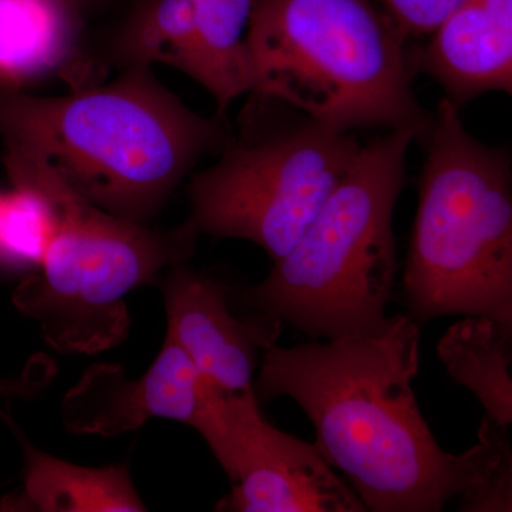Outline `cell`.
I'll use <instances>...</instances> for the list:
<instances>
[{
  "label": "cell",
  "mask_w": 512,
  "mask_h": 512,
  "mask_svg": "<svg viewBox=\"0 0 512 512\" xmlns=\"http://www.w3.org/2000/svg\"><path fill=\"white\" fill-rule=\"evenodd\" d=\"M420 325L409 315L372 333L312 340L262 355L259 404L289 397L315 429V447L348 478L367 511L440 512L471 478L470 450L447 453L413 390Z\"/></svg>",
  "instance_id": "1"
},
{
  "label": "cell",
  "mask_w": 512,
  "mask_h": 512,
  "mask_svg": "<svg viewBox=\"0 0 512 512\" xmlns=\"http://www.w3.org/2000/svg\"><path fill=\"white\" fill-rule=\"evenodd\" d=\"M224 117H204L130 64L113 82L66 96L0 90V138L94 207L148 225L195 165L229 140Z\"/></svg>",
  "instance_id": "2"
},
{
  "label": "cell",
  "mask_w": 512,
  "mask_h": 512,
  "mask_svg": "<svg viewBox=\"0 0 512 512\" xmlns=\"http://www.w3.org/2000/svg\"><path fill=\"white\" fill-rule=\"evenodd\" d=\"M416 131H387L360 150L305 234L261 284L239 289L254 313L312 340L372 333L387 322L399 262L394 208Z\"/></svg>",
  "instance_id": "3"
},
{
  "label": "cell",
  "mask_w": 512,
  "mask_h": 512,
  "mask_svg": "<svg viewBox=\"0 0 512 512\" xmlns=\"http://www.w3.org/2000/svg\"><path fill=\"white\" fill-rule=\"evenodd\" d=\"M402 292L419 325L488 316L512 326V164L441 99L431 114Z\"/></svg>",
  "instance_id": "4"
},
{
  "label": "cell",
  "mask_w": 512,
  "mask_h": 512,
  "mask_svg": "<svg viewBox=\"0 0 512 512\" xmlns=\"http://www.w3.org/2000/svg\"><path fill=\"white\" fill-rule=\"evenodd\" d=\"M399 26L372 0H261L252 52L254 87L323 126L427 136L412 87V52Z\"/></svg>",
  "instance_id": "5"
},
{
  "label": "cell",
  "mask_w": 512,
  "mask_h": 512,
  "mask_svg": "<svg viewBox=\"0 0 512 512\" xmlns=\"http://www.w3.org/2000/svg\"><path fill=\"white\" fill-rule=\"evenodd\" d=\"M9 180L45 195L56 214L39 272L13 293L16 308L39 323L47 345L67 355L121 345L130 329L126 296L156 284L163 269L187 264L197 229L190 221L163 232L121 220L32 161H15Z\"/></svg>",
  "instance_id": "6"
},
{
  "label": "cell",
  "mask_w": 512,
  "mask_h": 512,
  "mask_svg": "<svg viewBox=\"0 0 512 512\" xmlns=\"http://www.w3.org/2000/svg\"><path fill=\"white\" fill-rule=\"evenodd\" d=\"M217 163L192 175L190 221L198 234L244 239L274 262L288 255L355 163L363 144L292 110L268 120L262 97Z\"/></svg>",
  "instance_id": "7"
},
{
  "label": "cell",
  "mask_w": 512,
  "mask_h": 512,
  "mask_svg": "<svg viewBox=\"0 0 512 512\" xmlns=\"http://www.w3.org/2000/svg\"><path fill=\"white\" fill-rule=\"evenodd\" d=\"M198 433L227 474L225 512H366L315 444L276 429L254 386L228 392L207 379Z\"/></svg>",
  "instance_id": "8"
},
{
  "label": "cell",
  "mask_w": 512,
  "mask_h": 512,
  "mask_svg": "<svg viewBox=\"0 0 512 512\" xmlns=\"http://www.w3.org/2000/svg\"><path fill=\"white\" fill-rule=\"evenodd\" d=\"M207 379L165 336L150 369L131 379L120 365L96 363L63 397L60 419L72 434L113 437L136 430L150 419H168L197 429Z\"/></svg>",
  "instance_id": "9"
},
{
  "label": "cell",
  "mask_w": 512,
  "mask_h": 512,
  "mask_svg": "<svg viewBox=\"0 0 512 512\" xmlns=\"http://www.w3.org/2000/svg\"><path fill=\"white\" fill-rule=\"evenodd\" d=\"M167 338L205 379L228 392L254 386L259 353L274 348L284 322L254 313L238 319L228 308L231 289L187 264L173 266L163 285Z\"/></svg>",
  "instance_id": "10"
},
{
  "label": "cell",
  "mask_w": 512,
  "mask_h": 512,
  "mask_svg": "<svg viewBox=\"0 0 512 512\" xmlns=\"http://www.w3.org/2000/svg\"><path fill=\"white\" fill-rule=\"evenodd\" d=\"M412 60L460 110L483 94H511L512 0H467L441 20Z\"/></svg>",
  "instance_id": "11"
},
{
  "label": "cell",
  "mask_w": 512,
  "mask_h": 512,
  "mask_svg": "<svg viewBox=\"0 0 512 512\" xmlns=\"http://www.w3.org/2000/svg\"><path fill=\"white\" fill-rule=\"evenodd\" d=\"M25 454V491L3 501L2 510L40 512L147 511L128 463L103 468L74 466L32 446L19 430Z\"/></svg>",
  "instance_id": "12"
},
{
  "label": "cell",
  "mask_w": 512,
  "mask_h": 512,
  "mask_svg": "<svg viewBox=\"0 0 512 512\" xmlns=\"http://www.w3.org/2000/svg\"><path fill=\"white\" fill-rule=\"evenodd\" d=\"M77 16L57 0H0V90L59 72L76 52Z\"/></svg>",
  "instance_id": "13"
},
{
  "label": "cell",
  "mask_w": 512,
  "mask_h": 512,
  "mask_svg": "<svg viewBox=\"0 0 512 512\" xmlns=\"http://www.w3.org/2000/svg\"><path fill=\"white\" fill-rule=\"evenodd\" d=\"M512 326L488 316H464L446 330L437 355L448 376L466 387L500 426L512 423Z\"/></svg>",
  "instance_id": "14"
},
{
  "label": "cell",
  "mask_w": 512,
  "mask_h": 512,
  "mask_svg": "<svg viewBox=\"0 0 512 512\" xmlns=\"http://www.w3.org/2000/svg\"><path fill=\"white\" fill-rule=\"evenodd\" d=\"M261 0H191L202 63L201 86L214 97L217 116L252 92V37Z\"/></svg>",
  "instance_id": "15"
},
{
  "label": "cell",
  "mask_w": 512,
  "mask_h": 512,
  "mask_svg": "<svg viewBox=\"0 0 512 512\" xmlns=\"http://www.w3.org/2000/svg\"><path fill=\"white\" fill-rule=\"evenodd\" d=\"M130 64H164L202 82V63L191 0H140L120 37Z\"/></svg>",
  "instance_id": "16"
},
{
  "label": "cell",
  "mask_w": 512,
  "mask_h": 512,
  "mask_svg": "<svg viewBox=\"0 0 512 512\" xmlns=\"http://www.w3.org/2000/svg\"><path fill=\"white\" fill-rule=\"evenodd\" d=\"M508 429L484 414L477 444L470 448L473 471L467 487L457 497L458 511H512V448Z\"/></svg>",
  "instance_id": "17"
},
{
  "label": "cell",
  "mask_w": 512,
  "mask_h": 512,
  "mask_svg": "<svg viewBox=\"0 0 512 512\" xmlns=\"http://www.w3.org/2000/svg\"><path fill=\"white\" fill-rule=\"evenodd\" d=\"M55 229V210L39 191L13 187L0 194V261L39 266Z\"/></svg>",
  "instance_id": "18"
},
{
  "label": "cell",
  "mask_w": 512,
  "mask_h": 512,
  "mask_svg": "<svg viewBox=\"0 0 512 512\" xmlns=\"http://www.w3.org/2000/svg\"><path fill=\"white\" fill-rule=\"evenodd\" d=\"M467 0H379L407 39H426L441 20Z\"/></svg>",
  "instance_id": "19"
},
{
  "label": "cell",
  "mask_w": 512,
  "mask_h": 512,
  "mask_svg": "<svg viewBox=\"0 0 512 512\" xmlns=\"http://www.w3.org/2000/svg\"><path fill=\"white\" fill-rule=\"evenodd\" d=\"M57 366L52 357L45 353H37L29 360L22 375L0 379V404L12 399H36L53 383ZM0 419L12 423L8 414L0 406Z\"/></svg>",
  "instance_id": "20"
},
{
  "label": "cell",
  "mask_w": 512,
  "mask_h": 512,
  "mask_svg": "<svg viewBox=\"0 0 512 512\" xmlns=\"http://www.w3.org/2000/svg\"><path fill=\"white\" fill-rule=\"evenodd\" d=\"M57 2L62 3L64 8L69 9L74 16H79L80 9L87 5L90 0H57Z\"/></svg>",
  "instance_id": "21"
}]
</instances>
